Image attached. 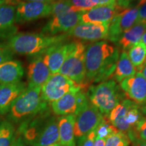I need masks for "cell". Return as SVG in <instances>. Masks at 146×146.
Instances as JSON below:
<instances>
[{"instance_id": "obj_1", "label": "cell", "mask_w": 146, "mask_h": 146, "mask_svg": "<svg viewBox=\"0 0 146 146\" xmlns=\"http://www.w3.org/2000/svg\"><path fill=\"white\" fill-rule=\"evenodd\" d=\"M119 55L117 48L104 41L94 42L86 47V83L103 82L113 76Z\"/></svg>"}, {"instance_id": "obj_2", "label": "cell", "mask_w": 146, "mask_h": 146, "mask_svg": "<svg viewBox=\"0 0 146 146\" xmlns=\"http://www.w3.org/2000/svg\"><path fill=\"white\" fill-rule=\"evenodd\" d=\"M20 136L27 145L49 146L59 142L58 118L50 116L46 110L21 123Z\"/></svg>"}, {"instance_id": "obj_3", "label": "cell", "mask_w": 146, "mask_h": 146, "mask_svg": "<svg viewBox=\"0 0 146 146\" xmlns=\"http://www.w3.org/2000/svg\"><path fill=\"white\" fill-rule=\"evenodd\" d=\"M68 36L67 34L49 35L43 33H20L11 36L6 46L12 53L35 56L43 54L53 45L64 42Z\"/></svg>"}, {"instance_id": "obj_4", "label": "cell", "mask_w": 146, "mask_h": 146, "mask_svg": "<svg viewBox=\"0 0 146 146\" xmlns=\"http://www.w3.org/2000/svg\"><path fill=\"white\" fill-rule=\"evenodd\" d=\"M41 87H28L12 104L8 117L15 123H23L47 110V104L42 99Z\"/></svg>"}, {"instance_id": "obj_5", "label": "cell", "mask_w": 146, "mask_h": 146, "mask_svg": "<svg viewBox=\"0 0 146 146\" xmlns=\"http://www.w3.org/2000/svg\"><path fill=\"white\" fill-rule=\"evenodd\" d=\"M87 96L92 105L102 115L108 116L112 110L125 100L126 96L114 80H108L87 89Z\"/></svg>"}, {"instance_id": "obj_6", "label": "cell", "mask_w": 146, "mask_h": 146, "mask_svg": "<svg viewBox=\"0 0 146 146\" xmlns=\"http://www.w3.org/2000/svg\"><path fill=\"white\" fill-rule=\"evenodd\" d=\"M108 117L118 131L128 135L141 117L140 106L128 98L125 99L112 110Z\"/></svg>"}, {"instance_id": "obj_7", "label": "cell", "mask_w": 146, "mask_h": 146, "mask_svg": "<svg viewBox=\"0 0 146 146\" xmlns=\"http://www.w3.org/2000/svg\"><path fill=\"white\" fill-rule=\"evenodd\" d=\"M85 48L86 47L82 42H74L72 49L59 71L60 74L67 76L79 85H85Z\"/></svg>"}, {"instance_id": "obj_8", "label": "cell", "mask_w": 146, "mask_h": 146, "mask_svg": "<svg viewBox=\"0 0 146 146\" xmlns=\"http://www.w3.org/2000/svg\"><path fill=\"white\" fill-rule=\"evenodd\" d=\"M79 85L59 72L52 74L47 81L42 85L41 95L42 99L46 103H52L67 93L81 88Z\"/></svg>"}, {"instance_id": "obj_9", "label": "cell", "mask_w": 146, "mask_h": 146, "mask_svg": "<svg viewBox=\"0 0 146 146\" xmlns=\"http://www.w3.org/2000/svg\"><path fill=\"white\" fill-rule=\"evenodd\" d=\"M87 94L83 87L67 93L60 99L52 102V112L56 116H62L68 114L76 116L89 103Z\"/></svg>"}, {"instance_id": "obj_10", "label": "cell", "mask_w": 146, "mask_h": 146, "mask_svg": "<svg viewBox=\"0 0 146 146\" xmlns=\"http://www.w3.org/2000/svg\"><path fill=\"white\" fill-rule=\"evenodd\" d=\"M139 9V6L137 5L118 12L110 23L108 39L116 43L124 33L137 23Z\"/></svg>"}, {"instance_id": "obj_11", "label": "cell", "mask_w": 146, "mask_h": 146, "mask_svg": "<svg viewBox=\"0 0 146 146\" xmlns=\"http://www.w3.org/2000/svg\"><path fill=\"white\" fill-rule=\"evenodd\" d=\"M104 115L99 110L89 103L76 115L74 127V137L79 139L96 130Z\"/></svg>"}, {"instance_id": "obj_12", "label": "cell", "mask_w": 146, "mask_h": 146, "mask_svg": "<svg viewBox=\"0 0 146 146\" xmlns=\"http://www.w3.org/2000/svg\"><path fill=\"white\" fill-rule=\"evenodd\" d=\"M83 12L68 11L52 16L42 29V33L49 35H57L60 33H68L71 29L81 23Z\"/></svg>"}, {"instance_id": "obj_13", "label": "cell", "mask_w": 146, "mask_h": 146, "mask_svg": "<svg viewBox=\"0 0 146 146\" xmlns=\"http://www.w3.org/2000/svg\"><path fill=\"white\" fill-rule=\"evenodd\" d=\"M52 14L50 3L24 1L18 3L16 9V23L22 24L47 17Z\"/></svg>"}, {"instance_id": "obj_14", "label": "cell", "mask_w": 146, "mask_h": 146, "mask_svg": "<svg viewBox=\"0 0 146 146\" xmlns=\"http://www.w3.org/2000/svg\"><path fill=\"white\" fill-rule=\"evenodd\" d=\"M120 87L128 99L139 106L146 104V79L140 72L123 80Z\"/></svg>"}, {"instance_id": "obj_15", "label": "cell", "mask_w": 146, "mask_h": 146, "mask_svg": "<svg viewBox=\"0 0 146 146\" xmlns=\"http://www.w3.org/2000/svg\"><path fill=\"white\" fill-rule=\"evenodd\" d=\"M109 26L100 24L80 23L67 35L76 39L89 41H99L108 39Z\"/></svg>"}, {"instance_id": "obj_16", "label": "cell", "mask_w": 146, "mask_h": 146, "mask_svg": "<svg viewBox=\"0 0 146 146\" xmlns=\"http://www.w3.org/2000/svg\"><path fill=\"white\" fill-rule=\"evenodd\" d=\"M123 9L125 8L118 6L117 4L97 5L82 13L81 23L100 24L109 26L113 18Z\"/></svg>"}, {"instance_id": "obj_17", "label": "cell", "mask_w": 146, "mask_h": 146, "mask_svg": "<svg viewBox=\"0 0 146 146\" xmlns=\"http://www.w3.org/2000/svg\"><path fill=\"white\" fill-rule=\"evenodd\" d=\"M72 43H60L48 48L42 55L43 62L52 74L59 72L68 53L73 46Z\"/></svg>"}, {"instance_id": "obj_18", "label": "cell", "mask_w": 146, "mask_h": 146, "mask_svg": "<svg viewBox=\"0 0 146 146\" xmlns=\"http://www.w3.org/2000/svg\"><path fill=\"white\" fill-rule=\"evenodd\" d=\"M52 74L50 69L45 65L39 55L31 62L28 66V87H42Z\"/></svg>"}, {"instance_id": "obj_19", "label": "cell", "mask_w": 146, "mask_h": 146, "mask_svg": "<svg viewBox=\"0 0 146 146\" xmlns=\"http://www.w3.org/2000/svg\"><path fill=\"white\" fill-rule=\"evenodd\" d=\"M27 87V84L22 81L0 86V114L9 112L12 104Z\"/></svg>"}, {"instance_id": "obj_20", "label": "cell", "mask_w": 146, "mask_h": 146, "mask_svg": "<svg viewBox=\"0 0 146 146\" xmlns=\"http://www.w3.org/2000/svg\"><path fill=\"white\" fill-rule=\"evenodd\" d=\"M25 74L20 61L10 60L0 64V85H8L21 81Z\"/></svg>"}, {"instance_id": "obj_21", "label": "cell", "mask_w": 146, "mask_h": 146, "mask_svg": "<svg viewBox=\"0 0 146 146\" xmlns=\"http://www.w3.org/2000/svg\"><path fill=\"white\" fill-rule=\"evenodd\" d=\"M76 116L68 114L58 118L59 143L62 146H76L74 134Z\"/></svg>"}, {"instance_id": "obj_22", "label": "cell", "mask_w": 146, "mask_h": 146, "mask_svg": "<svg viewBox=\"0 0 146 146\" xmlns=\"http://www.w3.org/2000/svg\"><path fill=\"white\" fill-rule=\"evenodd\" d=\"M16 6L13 5L3 4L0 5V36L7 34L14 35L12 31L15 32L14 24L16 23Z\"/></svg>"}, {"instance_id": "obj_23", "label": "cell", "mask_w": 146, "mask_h": 146, "mask_svg": "<svg viewBox=\"0 0 146 146\" xmlns=\"http://www.w3.org/2000/svg\"><path fill=\"white\" fill-rule=\"evenodd\" d=\"M146 31V24L137 23L120 36L116 44L123 51H126L132 45L141 41L142 36Z\"/></svg>"}, {"instance_id": "obj_24", "label": "cell", "mask_w": 146, "mask_h": 146, "mask_svg": "<svg viewBox=\"0 0 146 146\" xmlns=\"http://www.w3.org/2000/svg\"><path fill=\"white\" fill-rule=\"evenodd\" d=\"M136 72V69L129 60L126 51H123L119 55L116 68L113 74L116 81L120 83L125 78L134 75Z\"/></svg>"}, {"instance_id": "obj_25", "label": "cell", "mask_w": 146, "mask_h": 146, "mask_svg": "<svg viewBox=\"0 0 146 146\" xmlns=\"http://www.w3.org/2000/svg\"><path fill=\"white\" fill-rule=\"evenodd\" d=\"M127 56L133 66L139 72L143 67L146 60V47L142 41L127 49Z\"/></svg>"}, {"instance_id": "obj_26", "label": "cell", "mask_w": 146, "mask_h": 146, "mask_svg": "<svg viewBox=\"0 0 146 146\" xmlns=\"http://www.w3.org/2000/svg\"><path fill=\"white\" fill-rule=\"evenodd\" d=\"M141 117L133 131L127 135L131 143L137 141H146V105L140 106Z\"/></svg>"}, {"instance_id": "obj_27", "label": "cell", "mask_w": 146, "mask_h": 146, "mask_svg": "<svg viewBox=\"0 0 146 146\" xmlns=\"http://www.w3.org/2000/svg\"><path fill=\"white\" fill-rule=\"evenodd\" d=\"M16 139L15 129L10 122L0 123V146H12Z\"/></svg>"}, {"instance_id": "obj_28", "label": "cell", "mask_w": 146, "mask_h": 146, "mask_svg": "<svg viewBox=\"0 0 146 146\" xmlns=\"http://www.w3.org/2000/svg\"><path fill=\"white\" fill-rule=\"evenodd\" d=\"M118 132H119V131L110 123L108 116L104 115L101 122L96 129V138L106 139Z\"/></svg>"}, {"instance_id": "obj_29", "label": "cell", "mask_w": 146, "mask_h": 146, "mask_svg": "<svg viewBox=\"0 0 146 146\" xmlns=\"http://www.w3.org/2000/svg\"><path fill=\"white\" fill-rule=\"evenodd\" d=\"M131 143L127 135L119 131L106 139L105 146H129Z\"/></svg>"}, {"instance_id": "obj_30", "label": "cell", "mask_w": 146, "mask_h": 146, "mask_svg": "<svg viewBox=\"0 0 146 146\" xmlns=\"http://www.w3.org/2000/svg\"><path fill=\"white\" fill-rule=\"evenodd\" d=\"M76 12H84L96 6L92 0H66Z\"/></svg>"}, {"instance_id": "obj_31", "label": "cell", "mask_w": 146, "mask_h": 146, "mask_svg": "<svg viewBox=\"0 0 146 146\" xmlns=\"http://www.w3.org/2000/svg\"><path fill=\"white\" fill-rule=\"evenodd\" d=\"M96 138V129L91 131L86 136L79 138L78 140V146H94Z\"/></svg>"}, {"instance_id": "obj_32", "label": "cell", "mask_w": 146, "mask_h": 146, "mask_svg": "<svg viewBox=\"0 0 146 146\" xmlns=\"http://www.w3.org/2000/svg\"><path fill=\"white\" fill-rule=\"evenodd\" d=\"M13 53L6 45H0V64L12 60Z\"/></svg>"}, {"instance_id": "obj_33", "label": "cell", "mask_w": 146, "mask_h": 146, "mask_svg": "<svg viewBox=\"0 0 146 146\" xmlns=\"http://www.w3.org/2000/svg\"><path fill=\"white\" fill-rule=\"evenodd\" d=\"M137 23L146 24V1L139 6Z\"/></svg>"}, {"instance_id": "obj_34", "label": "cell", "mask_w": 146, "mask_h": 146, "mask_svg": "<svg viewBox=\"0 0 146 146\" xmlns=\"http://www.w3.org/2000/svg\"><path fill=\"white\" fill-rule=\"evenodd\" d=\"M96 5H116V0H92Z\"/></svg>"}, {"instance_id": "obj_35", "label": "cell", "mask_w": 146, "mask_h": 146, "mask_svg": "<svg viewBox=\"0 0 146 146\" xmlns=\"http://www.w3.org/2000/svg\"><path fill=\"white\" fill-rule=\"evenodd\" d=\"M135 0H116V4L123 8H129L131 3Z\"/></svg>"}, {"instance_id": "obj_36", "label": "cell", "mask_w": 146, "mask_h": 146, "mask_svg": "<svg viewBox=\"0 0 146 146\" xmlns=\"http://www.w3.org/2000/svg\"><path fill=\"white\" fill-rule=\"evenodd\" d=\"M12 146H26V144L24 142L23 139H22L21 137L19 135L17 137H16Z\"/></svg>"}, {"instance_id": "obj_37", "label": "cell", "mask_w": 146, "mask_h": 146, "mask_svg": "<svg viewBox=\"0 0 146 146\" xmlns=\"http://www.w3.org/2000/svg\"><path fill=\"white\" fill-rule=\"evenodd\" d=\"M105 144H106V139L96 138L94 146H105Z\"/></svg>"}, {"instance_id": "obj_38", "label": "cell", "mask_w": 146, "mask_h": 146, "mask_svg": "<svg viewBox=\"0 0 146 146\" xmlns=\"http://www.w3.org/2000/svg\"><path fill=\"white\" fill-rule=\"evenodd\" d=\"M24 1H36V2H44V3H52L56 0H21Z\"/></svg>"}, {"instance_id": "obj_39", "label": "cell", "mask_w": 146, "mask_h": 146, "mask_svg": "<svg viewBox=\"0 0 146 146\" xmlns=\"http://www.w3.org/2000/svg\"><path fill=\"white\" fill-rule=\"evenodd\" d=\"M133 146H146V141H137L133 143Z\"/></svg>"}, {"instance_id": "obj_40", "label": "cell", "mask_w": 146, "mask_h": 146, "mask_svg": "<svg viewBox=\"0 0 146 146\" xmlns=\"http://www.w3.org/2000/svg\"><path fill=\"white\" fill-rule=\"evenodd\" d=\"M141 41L143 42V43H144V45H145V47H146V31L145 32V33L143 34V36H142ZM145 64H146V60H145V63H144V66H145Z\"/></svg>"}, {"instance_id": "obj_41", "label": "cell", "mask_w": 146, "mask_h": 146, "mask_svg": "<svg viewBox=\"0 0 146 146\" xmlns=\"http://www.w3.org/2000/svg\"><path fill=\"white\" fill-rule=\"evenodd\" d=\"M139 72H141L142 74H143V76L145 77V78L146 79V64L142 68V69L139 71Z\"/></svg>"}, {"instance_id": "obj_42", "label": "cell", "mask_w": 146, "mask_h": 146, "mask_svg": "<svg viewBox=\"0 0 146 146\" xmlns=\"http://www.w3.org/2000/svg\"><path fill=\"white\" fill-rule=\"evenodd\" d=\"M7 0H0V5L3 4V3H6Z\"/></svg>"}, {"instance_id": "obj_43", "label": "cell", "mask_w": 146, "mask_h": 146, "mask_svg": "<svg viewBox=\"0 0 146 146\" xmlns=\"http://www.w3.org/2000/svg\"><path fill=\"white\" fill-rule=\"evenodd\" d=\"M49 146H62L60 145V143L58 142V143H54V144H52V145H49Z\"/></svg>"}, {"instance_id": "obj_44", "label": "cell", "mask_w": 146, "mask_h": 146, "mask_svg": "<svg viewBox=\"0 0 146 146\" xmlns=\"http://www.w3.org/2000/svg\"><path fill=\"white\" fill-rule=\"evenodd\" d=\"M145 1H146V0H141V1H140L139 2L138 4L139 5H141L143 4L144 2H145Z\"/></svg>"}, {"instance_id": "obj_45", "label": "cell", "mask_w": 146, "mask_h": 146, "mask_svg": "<svg viewBox=\"0 0 146 146\" xmlns=\"http://www.w3.org/2000/svg\"><path fill=\"white\" fill-rule=\"evenodd\" d=\"M0 86H1V85H0Z\"/></svg>"}, {"instance_id": "obj_46", "label": "cell", "mask_w": 146, "mask_h": 146, "mask_svg": "<svg viewBox=\"0 0 146 146\" xmlns=\"http://www.w3.org/2000/svg\"><path fill=\"white\" fill-rule=\"evenodd\" d=\"M145 105H146V104H145Z\"/></svg>"}, {"instance_id": "obj_47", "label": "cell", "mask_w": 146, "mask_h": 146, "mask_svg": "<svg viewBox=\"0 0 146 146\" xmlns=\"http://www.w3.org/2000/svg\"><path fill=\"white\" fill-rule=\"evenodd\" d=\"M76 146H78V145H76Z\"/></svg>"}]
</instances>
